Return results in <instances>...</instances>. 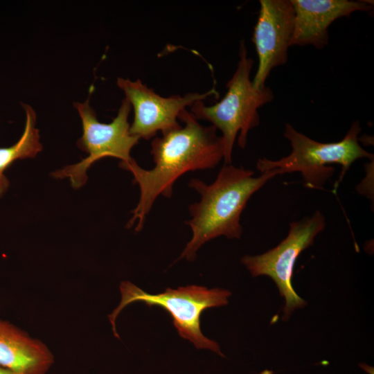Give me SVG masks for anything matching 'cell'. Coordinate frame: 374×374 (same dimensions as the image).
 Listing matches in <instances>:
<instances>
[{"label":"cell","instance_id":"8fae6325","mask_svg":"<svg viewBox=\"0 0 374 374\" xmlns=\"http://www.w3.org/2000/svg\"><path fill=\"white\" fill-rule=\"evenodd\" d=\"M53 363L45 344L0 319V367L17 374H46Z\"/></svg>","mask_w":374,"mask_h":374},{"label":"cell","instance_id":"8992f818","mask_svg":"<svg viewBox=\"0 0 374 374\" xmlns=\"http://www.w3.org/2000/svg\"><path fill=\"white\" fill-rule=\"evenodd\" d=\"M92 90L93 87H91L86 101L73 103L82 125V135L77 145L88 156L77 163L66 166L52 173V176L57 179L69 178L74 188H79L86 184L88 169L101 159L111 157L123 162L132 161L133 158L130 152L140 139L130 132L128 117L132 108L130 102L125 98L112 121L109 123H100L89 104Z\"/></svg>","mask_w":374,"mask_h":374},{"label":"cell","instance_id":"5b68a950","mask_svg":"<svg viewBox=\"0 0 374 374\" xmlns=\"http://www.w3.org/2000/svg\"><path fill=\"white\" fill-rule=\"evenodd\" d=\"M120 292L121 302L108 316L116 337H119L116 329L118 314L129 304L141 301L150 308L159 306L166 310L180 337L190 341L196 348L208 349L224 357L217 342L202 334L200 317L208 308L227 305L231 295L229 290L192 285L177 289L168 287L163 293L150 294L130 281H123Z\"/></svg>","mask_w":374,"mask_h":374},{"label":"cell","instance_id":"9c48e42d","mask_svg":"<svg viewBox=\"0 0 374 374\" xmlns=\"http://www.w3.org/2000/svg\"><path fill=\"white\" fill-rule=\"evenodd\" d=\"M294 9L291 0H260L252 41L258 65L253 87L264 88L271 71L285 64L294 28Z\"/></svg>","mask_w":374,"mask_h":374},{"label":"cell","instance_id":"277c9868","mask_svg":"<svg viewBox=\"0 0 374 374\" xmlns=\"http://www.w3.org/2000/svg\"><path fill=\"white\" fill-rule=\"evenodd\" d=\"M360 131L359 123L355 121L341 141L321 143L298 132L292 125L287 123L284 136L290 142L291 153L278 160L259 159L257 169L262 173L276 169L280 175L299 172L306 187L321 190L334 174V168L330 165L339 164L341 172L335 184L337 189L346 171L355 161L373 158V154L359 143Z\"/></svg>","mask_w":374,"mask_h":374},{"label":"cell","instance_id":"ba28073f","mask_svg":"<svg viewBox=\"0 0 374 374\" xmlns=\"http://www.w3.org/2000/svg\"><path fill=\"white\" fill-rule=\"evenodd\" d=\"M116 83L134 109L130 134L146 140L155 136L158 132L163 134L180 127L177 119L181 111L197 100L217 93L213 88L204 93L194 92L183 96L163 97L139 79L132 81L118 78Z\"/></svg>","mask_w":374,"mask_h":374},{"label":"cell","instance_id":"7c38bea8","mask_svg":"<svg viewBox=\"0 0 374 374\" xmlns=\"http://www.w3.org/2000/svg\"><path fill=\"white\" fill-rule=\"evenodd\" d=\"M21 105L26 112V123L21 136L12 145L0 148V198L10 185L5 171L15 161L34 158L42 150L39 130L35 127L36 113L31 106L25 103H21Z\"/></svg>","mask_w":374,"mask_h":374},{"label":"cell","instance_id":"6da1fadb","mask_svg":"<svg viewBox=\"0 0 374 374\" xmlns=\"http://www.w3.org/2000/svg\"><path fill=\"white\" fill-rule=\"evenodd\" d=\"M178 119L184 123L183 127L163 133L152 141L153 168L143 169L134 159L120 163L121 168L132 173L133 182L140 189L139 202L127 224V228L136 224V232L143 229L157 197H172L173 184L179 177L188 171L213 168L224 158L222 139L214 126L201 125L186 109Z\"/></svg>","mask_w":374,"mask_h":374},{"label":"cell","instance_id":"30bf717a","mask_svg":"<svg viewBox=\"0 0 374 374\" xmlns=\"http://www.w3.org/2000/svg\"><path fill=\"white\" fill-rule=\"evenodd\" d=\"M294 28L290 46L312 45L321 49L328 44V29L336 19L357 11H369L371 3L349 0H291Z\"/></svg>","mask_w":374,"mask_h":374},{"label":"cell","instance_id":"4fadbf2b","mask_svg":"<svg viewBox=\"0 0 374 374\" xmlns=\"http://www.w3.org/2000/svg\"><path fill=\"white\" fill-rule=\"evenodd\" d=\"M0 374H17L11 371L0 367Z\"/></svg>","mask_w":374,"mask_h":374},{"label":"cell","instance_id":"52a82bcc","mask_svg":"<svg viewBox=\"0 0 374 374\" xmlns=\"http://www.w3.org/2000/svg\"><path fill=\"white\" fill-rule=\"evenodd\" d=\"M325 226L323 215L317 211L310 217L292 222L286 238L274 248L260 255L242 258V263L253 277L267 276L276 283L285 301L283 321H287L295 310L307 305L292 285L294 267L300 253L313 244L315 237Z\"/></svg>","mask_w":374,"mask_h":374},{"label":"cell","instance_id":"7a4b0ae2","mask_svg":"<svg viewBox=\"0 0 374 374\" xmlns=\"http://www.w3.org/2000/svg\"><path fill=\"white\" fill-rule=\"evenodd\" d=\"M253 174L251 170L224 164L209 185L199 179L190 181L188 186L200 194L201 199L189 206L191 218L186 224L193 235L178 260H193L199 247L215 238H240V215L248 200L269 180L280 175L276 169L259 177Z\"/></svg>","mask_w":374,"mask_h":374},{"label":"cell","instance_id":"3957f363","mask_svg":"<svg viewBox=\"0 0 374 374\" xmlns=\"http://www.w3.org/2000/svg\"><path fill=\"white\" fill-rule=\"evenodd\" d=\"M239 60L231 78L226 83L227 91L222 100L211 106L197 100L191 106V113L197 120H205L222 132L224 164H231L235 141L244 148L249 132L260 123L258 109L274 99L268 87L257 89L250 79L253 60L247 56L244 41L240 43Z\"/></svg>","mask_w":374,"mask_h":374}]
</instances>
